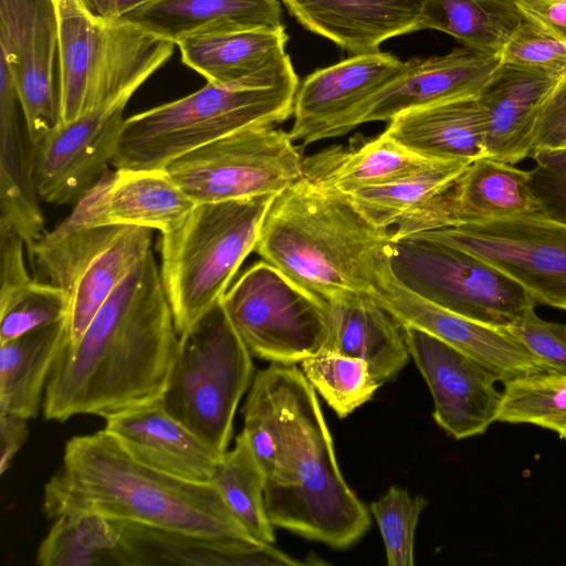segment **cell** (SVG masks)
<instances>
[{"instance_id":"6da1fadb","label":"cell","mask_w":566,"mask_h":566,"mask_svg":"<svg viewBox=\"0 0 566 566\" xmlns=\"http://www.w3.org/2000/svg\"><path fill=\"white\" fill-rule=\"evenodd\" d=\"M179 345L150 251L118 284L75 343H63L43 397L46 420L104 419L163 399Z\"/></svg>"},{"instance_id":"7a4b0ae2","label":"cell","mask_w":566,"mask_h":566,"mask_svg":"<svg viewBox=\"0 0 566 566\" xmlns=\"http://www.w3.org/2000/svg\"><path fill=\"white\" fill-rule=\"evenodd\" d=\"M43 511L52 520L97 514L164 530L255 541L213 483L182 480L140 463L105 429L66 442L62 467L44 486Z\"/></svg>"},{"instance_id":"3957f363","label":"cell","mask_w":566,"mask_h":566,"mask_svg":"<svg viewBox=\"0 0 566 566\" xmlns=\"http://www.w3.org/2000/svg\"><path fill=\"white\" fill-rule=\"evenodd\" d=\"M279 409L280 443L264 482L273 526L344 549L370 526L366 505L345 482L316 390L295 365L268 366Z\"/></svg>"},{"instance_id":"277c9868","label":"cell","mask_w":566,"mask_h":566,"mask_svg":"<svg viewBox=\"0 0 566 566\" xmlns=\"http://www.w3.org/2000/svg\"><path fill=\"white\" fill-rule=\"evenodd\" d=\"M390 241L349 195L303 176L273 199L254 251L290 279L322 296L374 291Z\"/></svg>"},{"instance_id":"5b68a950","label":"cell","mask_w":566,"mask_h":566,"mask_svg":"<svg viewBox=\"0 0 566 566\" xmlns=\"http://www.w3.org/2000/svg\"><path fill=\"white\" fill-rule=\"evenodd\" d=\"M276 195L197 203L160 240V279L180 335L229 289Z\"/></svg>"},{"instance_id":"8992f818","label":"cell","mask_w":566,"mask_h":566,"mask_svg":"<svg viewBox=\"0 0 566 566\" xmlns=\"http://www.w3.org/2000/svg\"><path fill=\"white\" fill-rule=\"evenodd\" d=\"M298 83L247 88L207 83L200 90L125 119L115 168L158 169L243 128L293 115Z\"/></svg>"},{"instance_id":"52a82bcc","label":"cell","mask_w":566,"mask_h":566,"mask_svg":"<svg viewBox=\"0 0 566 566\" xmlns=\"http://www.w3.org/2000/svg\"><path fill=\"white\" fill-rule=\"evenodd\" d=\"M253 378L252 354L220 300L179 335L163 403L171 416L223 455L233 434L238 405Z\"/></svg>"},{"instance_id":"ba28073f","label":"cell","mask_w":566,"mask_h":566,"mask_svg":"<svg viewBox=\"0 0 566 566\" xmlns=\"http://www.w3.org/2000/svg\"><path fill=\"white\" fill-rule=\"evenodd\" d=\"M385 255L403 286L461 316L507 328L535 306L520 283L459 248L410 235L390 240Z\"/></svg>"},{"instance_id":"9c48e42d","label":"cell","mask_w":566,"mask_h":566,"mask_svg":"<svg viewBox=\"0 0 566 566\" xmlns=\"http://www.w3.org/2000/svg\"><path fill=\"white\" fill-rule=\"evenodd\" d=\"M221 304L252 356L295 365L325 347L326 300L264 260L240 275Z\"/></svg>"},{"instance_id":"30bf717a","label":"cell","mask_w":566,"mask_h":566,"mask_svg":"<svg viewBox=\"0 0 566 566\" xmlns=\"http://www.w3.org/2000/svg\"><path fill=\"white\" fill-rule=\"evenodd\" d=\"M165 169L196 205L277 195L304 176L297 144L273 125L229 134Z\"/></svg>"},{"instance_id":"8fae6325","label":"cell","mask_w":566,"mask_h":566,"mask_svg":"<svg viewBox=\"0 0 566 566\" xmlns=\"http://www.w3.org/2000/svg\"><path fill=\"white\" fill-rule=\"evenodd\" d=\"M412 235L464 250L520 283L535 305L566 311L565 224L534 216L462 224Z\"/></svg>"},{"instance_id":"7c38bea8","label":"cell","mask_w":566,"mask_h":566,"mask_svg":"<svg viewBox=\"0 0 566 566\" xmlns=\"http://www.w3.org/2000/svg\"><path fill=\"white\" fill-rule=\"evenodd\" d=\"M0 55L34 147L60 123L61 61L54 0H0Z\"/></svg>"},{"instance_id":"4fadbf2b","label":"cell","mask_w":566,"mask_h":566,"mask_svg":"<svg viewBox=\"0 0 566 566\" xmlns=\"http://www.w3.org/2000/svg\"><path fill=\"white\" fill-rule=\"evenodd\" d=\"M371 295L401 325L418 327L450 344L483 365L497 381L548 375L507 328L461 316L408 290L392 274L385 252Z\"/></svg>"},{"instance_id":"5bb4252c","label":"cell","mask_w":566,"mask_h":566,"mask_svg":"<svg viewBox=\"0 0 566 566\" xmlns=\"http://www.w3.org/2000/svg\"><path fill=\"white\" fill-rule=\"evenodd\" d=\"M406 61L376 51L316 70L298 85L289 132L298 146L345 135L380 92L399 78Z\"/></svg>"},{"instance_id":"9a60e30c","label":"cell","mask_w":566,"mask_h":566,"mask_svg":"<svg viewBox=\"0 0 566 566\" xmlns=\"http://www.w3.org/2000/svg\"><path fill=\"white\" fill-rule=\"evenodd\" d=\"M542 216L528 186V170L481 157L452 186L402 216L389 230L398 240L431 230ZM544 217V216H543Z\"/></svg>"},{"instance_id":"2e32d148","label":"cell","mask_w":566,"mask_h":566,"mask_svg":"<svg viewBox=\"0 0 566 566\" xmlns=\"http://www.w3.org/2000/svg\"><path fill=\"white\" fill-rule=\"evenodd\" d=\"M128 101L101 104L70 123H59L35 146L39 197L66 205L87 192L113 163Z\"/></svg>"},{"instance_id":"e0dca14e","label":"cell","mask_w":566,"mask_h":566,"mask_svg":"<svg viewBox=\"0 0 566 566\" xmlns=\"http://www.w3.org/2000/svg\"><path fill=\"white\" fill-rule=\"evenodd\" d=\"M410 356L433 398L436 422L455 439L482 434L497 421L502 392L479 361L442 339L402 325Z\"/></svg>"},{"instance_id":"ac0fdd59","label":"cell","mask_w":566,"mask_h":566,"mask_svg":"<svg viewBox=\"0 0 566 566\" xmlns=\"http://www.w3.org/2000/svg\"><path fill=\"white\" fill-rule=\"evenodd\" d=\"M285 28L186 38L176 43L181 61L216 85L263 88L298 83L286 53Z\"/></svg>"},{"instance_id":"d6986e66","label":"cell","mask_w":566,"mask_h":566,"mask_svg":"<svg viewBox=\"0 0 566 566\" xmlns=\"http://www.w3.org/2000/svg\"><path fill=\"white\" fill-rule=\"evenodd\" d=\"M565 78L501 61L478 96L485 120V156L512 165L531 157L538 118Z\"/></svg>"},{"instance_id":"ffe728a7","label":"cell","mask_w":566,"mask_h":566,"mask_svg":"<svg viewBox=\"0 0 566 566\" xmlns=\"http://www.w3.org/2000/svg\"><path fill=\"white\" fill-rule=\"evenodd\" d=\"M500 64V55L470 49L406 61L402 75L371 99L358 117L357 126L389 122L399 113L417 107L476 98Z\"/></svg>"},{"instance_id":"44dd1931","label":"cell","mask_w":566,"mask_h":566,"mask_svg":"<svg viewBox=\"0 0 566 566\" xmlns=\"http://www.w3.org/2000/svg\"><path fill=\"white\" fill-rule=\"evenodd\" d=\"M104 429L138 462L187 481L212 483L222 458L171 416L163 399L105 418Z\"/></svg>"},{"instance_id":"7402d4cb","label":"cell","mask_w":566,"mask_h":566,"mask_svg":"<svg viewBox=\"0 0 566 566\" xmlns=\"http://www.w3.org/2000/svg\"><path fill=\"white\" fill-rule=\"evenodd\" d=\"M119 532L125 566H264L306 565L273 544L251 539L212 537L114 521Z\"/></svg>"},{"instance_id":"603a6c76","label":"cell","mask_w":566,"mask_h":566,"mask_svg":"<svg viewBox=\"0 0 566 566\" xmlns=\"http://www.w3.org/2000/svg\"><path fill=\"white\" fill-rule=\"evenodd\" d=\"M307 30L355 54L421 30L424 0H281Z\"/></svg>"},{"instance_id":"cb8c5ba5","label":"cell","mask_w":566,"mask_h":566,"mask_svg":"<svg viewBox=\"0 0 566 566\" xmlns=\"http://www.w3.org/2000/svg\"><path fill=\"white\" fill-rule=\"evenodd\" d=\"M38 196L35 147L25 127L12 74L0 55V217L22 237L30 261L44 234Z\"/></svg>"},{"instance_id":"d4e9b609","label":"cell","mask_w":566,"mask_h":566,"mask_svg":"<svg viewBox=\"0 0 566 566\" xmlns=\"http://www.w3.org/2000/svg\"><path fill=\"white\" fill-rule=\"evenodd\" d=\"M325 300L324 349L365 360L379 386L394 380L410 357L402 325L369 293L348 291Z\"/></svg>"},{"instance_id":"484cf974","label":"cell","mask_w":566,"mask_h":566,"mask_svg":"<svg viewBox=\"0 0 566 566\" xmlns=\"http://www.w3.org/2000/svg\"><path fill=\"white\" fill-rule=\"evenodd\" d=\"M91 192L101 223L143 227L161 234L176 228L196 206L165 168L106 170Z\"/></svg>"},{"instance_id":"4316f807","label":"cell","mask_w":566,"mask_h":566,"mask_svg":"<svg viewBox=\"0 0 566 566\" xmlns=\"http://www.w3.org/2000/svg\"><path fill=\"white\" fill-rule=\"evenodd\" d=\"M120 20L175 44L191 36L284 27L277 0H153Z\"/></svg>"},{"instance_id":"83f0119b","label":"cell","mask_w":566,"mask_h":566,"mask_svg":"<svg viewBox=\"0 0 566 566\" xmlns=\"http://www.w3.org/2000/svg\"><path fill=\"white\" fill-rule=\"evenodd\" d=\"M385 133L434 161H473L485 156V120L478 97L405 111L388 122Z\"/></svg>"},{"instance_id":"f1b7e54d","label":"cell","mask_w":566,"mask_h":566,"mask_svg":"<svg viewBox=\"0 0 566 566\" xmlns=\"http://www.w3.org/2000/svg\"><path fill=\"white\" fill-rule=\"evenodd\" d=\"M422 158L385 132L353 148L328 147L303 158L304 177L312 182L353 195L389 184L439 164Z\"/></svg>"},{"instance_id":"f546056e","label":"cell","mask_w":566,"mask_h":566,"mask_svg":"<svg viewBox=\"0 0 566 566\" xmlns=\"http://www.w3.org/2000/svg\"><path fill=\"white\" fill-rule=\"evenodd\" d=\"M61 61L60 123L83 115L103 60L108 20L94 15L83 0H54Z\"/></svg>"},{"instance_id":"4dcf8cb0","label":"cell","mask_w":566,"mask_h":566,"mask_svg":"<svg viewBox=\"0 0 566 566\" xmlns=\"http://www.w3.org/2000/svg\"><path fill=\"white\" fill-rule=\"evenodd\" d=\"M69 336L67 318L0 344V412L39 413L54 360Z\"/></svg>"},{"instance_id":"1f68e13d","label":"cell","mask_w":566,"mask_h":566,"mask_svg":"<svg viewBox=\"0 0 566 566\" xmlns=\"http://www.w3.org/2000/svg\"><path fill=\"white\" fill-rule=\"evenodd\" d=\"M151 239L150 229L125 226L85 263L69 291L70 343L80 339L118 284L151 251Z\"/></svg>"},{"instance_id":"d6a6232c","label":"cell","mask_w":566,"mask_h":566,"mask_svg":"<svg viewBox=\"0 0 566 566\" xmlns=\"http://www.w3.org/2000/svg\"><path fill=\"white\" fill-rule=\"evenodd\" d=\"M524 21L516 0H424L420 28L444 32L470 50L501 56Z\"/></svg>"},{"instance_id":"836d02e7","label":"cell","mask_w":566,"mask_h":566,"mask_svg":"<svg viewBox=\"0 0 566 566\" xmlns=\"http://www.w3.org/2000/svg\"><path fill=\"white\" fill-rule=\"evenodd\" d=\"M119 532L113 520L97 514L61 516L41 542V566L123 565Z\"/></svg>"},{"instance_id":"e575fe53","label":"cell","mask_w":566,"mask_h":566,"mask_svg":"<svg viewBox=\"0 0 566 566\" xmlns=\"http://www.w3.org/2000/svg\"><path fill=\"white\" fill-rule=\"evenodd\" d=\"M264 473L243 431L220 459L212 479L228 507L250 536L273 544L275 535L264 504Z\"/></svg>"},{"instance_id":"d590c367","label":"cell","mask_w":566,"mask_h":566,"mask_svg":"<svg viewBox=\"0 0 566 566\" xmlns=\"http://www.w3.org/2000/svg\"><path fill=\"white\" fill-rule=\"evenodd\" d=\"M471 163L441 161L402 179L358 190L350 198L373 224L390 229L402 216L452 186Z\"/></svg>"},{"instance_id":"8d00e7d4","label":"cell","mask_w":566,"mask_h":566,"mask_svg":"<svg viewBox=\"0 0 566 566\" xmlns=\"http://www.w3.org/2000/svg\"><path fill=\"white\" fill-rule=\"evenodd\" d=\"M300 364L310 384L339 418L369 401L380 387L369 365L357 357L323 349Z\"/></svg>"},{"instance_id":"74e56055","label":"cell","mask_w":566,"mask_h":566,"mask_svg":"<svg viewBox=\"0 0 566 566\" xmlns=\"http://www.w3.org/2000/svg\"><path fill=\"white\" fill-rule=\"evenodd\" d=\"M497 421L532 423L566 434V375H541L504 384Z\"/></svg>"},{"instance_id":"f35d334b","label":"cell","mask_w":566,"mask_h":566,"mask_svg":"<svg viewBox=\"0 0 566 566\" xmlns=\"http://www.w3.org/2000/svg\"><path fill=\"white\" fill-rule=\"evenodd\" d=\"M70 294L49 282L32 280L0 302V344L66 319Z\"/></svg>"},{"instance_id":"ab89813d","label":"cell","mask_w":566,"mask_h":566,"mask_svg":"<svg viewBox=\"0 0 566 566\" xmlns=\"http://www.w3.org/2000/svg\"><path fill=\"white\" fill-rule=\"evenodd\" d=\"M426 506L423 496L411 497L407 490L394 485L370 504V512L385 544L388 565L415 564L416 527Z\"/></svg>"},{"instance_id":"60d3db41","label":"cell","mask_w":566,"mask_h":566,"mask_svg":"<svg viewBox=\"0 0 566 566\" xmlns=\"http://www.w3.org/2000/svg\"><path fill=\"white\" fill-rule=\"evenodd\" d=\"M242 415V431L266 478L274 468L280 443L279 409L268 367L254 375Z\"/></svg>"},{"instance_id":"b9f144b4","label":"cell","mask_w":566,"mask_h":566,"mask_svg":"<svg viewBox=\"0 0 566 566\" xmlns=\"http://www.w3.org/2000/svg\"><path fill=\"white\" fill-rule=\"evenodd\" d=\"M502 63L566 76V43L525 21L501 53Z\"/></svg>"},{"instance_id":"7bdbcfd3","label":"cell","mask_w":566,"mask_h":566,"mask_svg":"<svg viewBox=\"0 0 566 566\" xmlns=\"http://www.w3.org/2000/svg\"><path fill=\"white\" fill-rule=\"evenodd\" d=\"M531 157L528 186L542 216L566 226V148H538Z\"/></svg>"},{"instance_id":"ee69618b","label":"cell","mask_w":566,"mask_h":566,"mask_svg":"<svg viewBox=\"0 0 566 566\" xmlns=\"http://www.w3.org/2000/svg\"><path fill=\"white\" fill-rule=\"evenodd\" d=\"M507 329L517 337L548 375H566V325L541 318L531 307Z\"/></svg>"},{"instance_id":"f6af8a7d","label":"cell","mask_w":566,"mask_h":566,"mask_svg":"<svg viewBox=\"0 0 566 566\" xmlns=\"http://www.w3.org/2000/svg\"><path fill=\"white\" fill-rule=\"evenodd\" d=\"M24 247L19 232L0 217V302L33 280L25 266Z\"/></svg>"},{"instance_id":"bcb514c9","label":"cell","mask_w":566,"mask_h":566,"mask_svg":"<svg viewBox=\"0 0 566 566\" xmlns=\"http://www.w3.org/2000/svg\"><path fill=\"white\" fill-rule=\"evenodd\" d=\"M566 148V78L544 107L534 135V150Z\"/></svg>"},{"instance_id":"7dc6e473","label":"cell","mask_w":566,"mask_h":566,"mask_svg":"<svg viewBox=\"0 0 566 566\" xmlns=\"http://www.w3.org/2000/svg\"><path fill=\"white\" fill-rule=\"evenodd\" d=\"M524 18L566 43V0H516Z\"/></svg>"},{"instance_id":"c3c4849f","label":"cell","mask_w":566,"mask_h":566,"mask_svg":"<svg viewBox=\"0 0 566 566\" xmlns=\"http://www.w3.org/2000/svg\"><path fill=\"white\" fill-rule=\"evenodd\" d=\"M28 419L0 412V473L3 474L28 438Z\"/></svg>"},{"instance_id":"681fc988","label":"cell","mask_w":566,"mask_h":566,"mask_svg":"<svg viewBox=\"0 0 566 566\" xmlns=\"http://www.w3.org/2000/svg\"><path fill=\"white\" fill-rule=\"evenodd\" d=\"M153 0H83L86 8L104 20H117Z\"/></svg>"},{"instance_id":"f907efd6","label":"cell","mask_w":566,"mask_h":566,"mask_svg":"<svg viewBox=\"0 0 566 566\" xmlns=\"http://www.w3.org/2000/svg\"><path fill=\"white\" fill-rule=\"evenodd\" d=\"M562 438L566 440V434H564Z\"/></svg>"}]
</instances>
